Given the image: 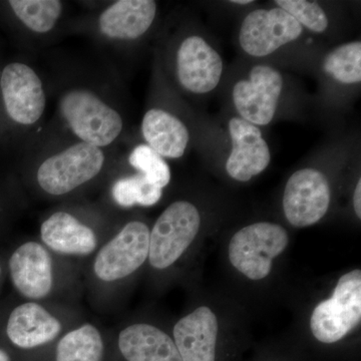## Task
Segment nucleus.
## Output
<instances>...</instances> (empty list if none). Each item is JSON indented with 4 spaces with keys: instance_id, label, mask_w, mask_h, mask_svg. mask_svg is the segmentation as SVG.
I'll return each instance as SVG.
<instances>
[{
    "instance_id": "27",
    "label": "nucleus",
    "mask_w": 361,
    "mask_h": 361,
    "mask_svg": "<svg viewBox=\"0 0 361 361\" xmlns=\"http://www.w3.org/2000/svg\"><path fill=\"white\" fill-rule=\"evenodd\" d=\"M0 361H11V356L2 348H0Z\"/></svg>"
},
{
    "instance_id": "6",
    "label": "nucleus",
    "mask_w": 361,
    "mask_h": 361,
    "mask_svg": "<svg viewBox=\"0 0 361 361\" xmlns=\"http://www.w3.org/2000/svg\"><path fill=\"white\" fill-rule=\"evenodd\" d=\"M149 229L141 221H130L102 247L94 263L99 280L114 282L130 276L149 256Z\"/></svg>"
},
{
    "instance_id": "10",
    "label": "nucleus",
    "mask_w": 361,
    "mask_h": 361,
    "mask_svg": "<svg viewBox=\"0 0 361 361\" xmlns=\"http://www.w3.org/2000/svg\"><path fill=\"white\" fill-rule=\"evenodd\" d=\"M283 87V78L269 66H256L249 78L233 89L235 108L246 122L256 126L269 125L276 113L278 99Z\"/></svg>"
},
{
    "instance_id": "1",
    "label": "nucleus",
    "mask_w": 361,
    "mask_h": 361,
    "mask_svg": "<svg viewBox=\"0 0 361 361\" xmlns=\"http://www.w3.org/2000/svg\"><path fill=\"white\" fill-rule=\"evenodd\" d=\"M61 118L80 142L106 148L118 139L123 116L99 94L85 87H71L59 101Z\"/></svg>"
},
{
    "instance_id": "9",
    "label": "nucleus",
    "mask_w": 361,
    "mask_h": 361,
    "mask_svg": "<svg viewBox=\"0 0 361 361\" xmlns=\"http://www.w3.org/2000/svg\"><path fill=\"white\" fill-rule=\"evenodd\" d=\"M302 32V25L279 7L256 9L242 23L239 42L249 56L262 58L294 42Z\"/></svg>"
},
{
    "instance_id": "18",
    "label": "nucleus",
    "mask_w": 361,
    "mask_h": 361,
    "mask_svg": "<svg viewBox=\"0 0 361 361\" xmlns=\"http://www.w3.org/2000/svg\"><path fill=\"white\" fill-rule=\"evenodd\" d=\"M118 348L128 361H183L174 341L154 325L137 323L121 331Z\"/></svg>"
},
{
    "instance_id": "3",
    "label": "nucleus",
    "mask_w": 361,
    "mask_h": 361,
    "mask_svg": "<svg viewBox=\"0 0 361 361\" xmlns=\"http://www.w3.org/2000/svg\"><path fill=\"white\" fill-rule=\"evenodd\" d=\"M282 226L269 222L254 223L235 233L229 243V260L235 269L251 280L267 277L272 260L288 245Z\"/></svg>"
},
{
    "instance_id": "20",
    "label": "nucleus",
    "mask_w": 361,
    "mask_h": 361,
    "mask_svg": "<svg viewBox=\"0 0 361 361\" xmlns=\"http://www.w3.org/2000/svg\"><path fill=\"white\" fill-rule=\"evenodd\" d=\"M104 341L94 325H82L71 330L56 346V361H102Z\"/></svg>"
},
{
    "instance_id": "25",
    "label": "nucleus",
    "mask_w": 361,
    "mask_h": 361,
    "mask_svg": "<svg viewBox=\"0 0 361 361\" xmlns=\"http://www.w3.org/2000/svg\"><path fill=\"white\" fill-rule=\"evenodd\" d=\"M275 4L311 32H323L329 26L326 13L315 2L306 0H277Z\"/></svg>"
},
{
    "instance_id": "21",
    "label": "nucleus",
    "mask_w": 361,
    "mask_h": 361,
    "mask_svg": "<svg viewBox=\"0 0 361 361\" xmlns=\"http://www.w3.org/2000/svg\"><path fill=\"white\" fill-rule=\"evenodd\" d=\"M8 4L20 23L35 35L54 30L63 13L59 0H11Z\"/></svg>"
},
{
    "instance_id": "22",
    "label": "nucleus",
    "mask_w": 361,
    "mask_h": 361,
    "mask_svg": "<svg viewBox=\"0 0 361 361\" xmlns=\"http://www.w3.org/2000/svg\"><path fill=\"white\" fill-rule=\"evenodd\" d=\"M111 196L116 205L123 208L156 205L163 196V189L152 184L141 174L128 176L116 180Z\"/></svg>"
},
{
    "instance_id": "26",
    "label": "nucleus",
    "mask_w": 361,
    "mask_h": 361,
    "mask_svg": "<svg viewBox=\"0 0 361 361\" xmlns=\"http://www.w3.org/2000/svg\"><path fill=\"white\" fill-rule=\"evenodd\" d=\"M353 206L356 216L361 218V180H358L357 185L355 187V196H353Z\"/></svg>"
},
{
    "instance_id": "19",
    "label": "nucleus",
    "mask_w": 361,
    "mask_h": 361,
    "mask_svg": "<svg viewBox=\"0 0 361 361\" xmlns=\"http://www.w3.org/2000/svg\"><path fill=\"white\" fill-rule=\"evenodd\" d=\"M142 134L149 148L164 159L184 156L190 135L186 125L169 111L152 109L142 121Z\"/></svg>"
},
{
    "instance_id": "24",
    "label": "nucleus",
    "mask_w": 361,
    "mask_h": 361,
    "mask_svg": "<svg viewBox=\"0 0 361 361\" xmlns=\"http://www.w3.org/2000/svg\"><path fill=\"white\" fill-rule=\"evenodd\" d=\"M129 163L149 182L161 189L171 182V169L163 157L157 154L148 145H139L130 152Z\"/></svg>"
},
{
    "instance_id": "15",
    "label": "nucleus",
    "mask_w": 361,
    "mask_h": 361,
    "mask_svg": "<svg viewBox=\"0 0 361 361\" xmlns=\"http://www.w3.org/2000/svg\"><path fill=\"white\" fill-rule=\"evenodd\" d=\"M219 323L210 308L201 306L176 323L174 342L183 361H215Z\"/></svg>"
},
{
    "instance_id": "23",
    "label": "nucleus",
    "mask_w": 361,
    "mask_h": 361,
    "mask_svg": "<svg viewBox=\"0 0 361 361\" xmlns=\"http://www.w3.org/2000/svg\"><path fill=\"white\" fill-rule=\"evenodd\" d=\"M322 68L341 84H357L361 80V42L344 44L324 58Z\"/></svg>"
},
{
    "instance_id": "5",
    "label": "nucleus",
    "mask_w": 361,
    "mask_h": 361,
    "mask_svg": "<svg viewBox=\"0 0 361 361\" xmlns=\"http://www.w3.org/2000/svg\"><path fill=\"white\" fill-rule=\"evenodd\" d=\"M198 209L177 201L161 214L149 231V261L155 269H167L189 248L200 229Z\"/></svg>"
},
{
    "instance_id": "16",
    "label": "nucleus",
    "mask_w": 361,
    "mask_h": 361,
    "mask_svg": "<svg viewBox=\"0 0 361 361\" xmlns=\"http://www.w3.org/2000/svg\"><path fill=\"white\" fill-rule=\"evenodd\" d=\"M61 323L35 302L20 304L8 317L6 334L14 345L23 349L39 348L59 336Z\"/></svg>"
},
{
    "instance_id": "4",
    "label": "nucleus",
    "mask_w": 361,
    "mask_h": 361,
    "mask_svg": "<svg viewBox=\"0 0 361 361\" xmlns=\"http://www.w3.org/2000/svg\"><path fill=\"white\" fill-rule=\"evenodd\" d=\"M361 320V271L339 278L332 296L318 304L310 318L313 336L322 343L341 341Z\"/></svg>"
},
{
    "instance_id": "17",
    "label": "nucleus",
    "mask_w": 361,
    "mask_h": 361,
    "mask_svg": "<svg viewBox=\"0 0 361 361\" xmlns=\"http://www.w3.org/2000/svg\"><path fill=\"white\" fill-rule=\"evenodd\" d=\"M42 242L56 253L87 256L96 250V233L73 214L59 211L40 226Z\"/></svg>"
},
{
    "instance_id": "12",
    "label": "nucleus",
    "mask_w": 361,
    "mask_h": 361,
    "mask_svg": "<svg viewBox=\"0 0 361 361\" xmlns=\"http://www.w3.org/2000/svg\"><path fill=\"white\" fill-rule=\"evenodd\" d=\"M232 151L226 163V171L232 179L247 182L269 166V147L258 127L242 118L229 121Z\"/></svg>"
},
{
    "instance_id": "8",
    "label": "nucleus",
    "mask_w": 361,
    "mask_h": 361,
    "mask_svg": "<svg viewBox=\"0 0 361 361\" xmlns=\"http://www.w3.org/2000/svg\"><path fill=\"white\" fill-rule=\"evenodd\" d=\"M330 200L331 191L325 175L315 169H301L291 175L285 186V217L295 227L314 225L329 211Z\"/></svg>"
},
{
    "instance_id": "2",
    "label": "nucleus",
    "mask_w": 361,
    "mask_h": 361,
    "mask_svg": "<svg viewBox=\"0 0 361 361\" xmlns=\"http://www.w3.org/2000/svg\"><path fill=\"white\" fill-rule=\"evenodd\" d=\"M106 163L104 149L82 142L59 149L40 161L37 185L51 196H65L101 174Z\"/></svg>"
},
{
    "instance_id": "11",
    "label": "nucleus",
    "mask_w": 361,
    "mask_h": 361,
    "mask_svg": "<svg viewBox=\"0 0 361 361\" xmlns=\"http://www.w3.org/2000/svg\"><path fill=\"white\" fill-rule=\"evenodd\" d=\"M180 85L193 94H207L217 87L223 73L220 54L205 39L192 35L183 40L176 56Z\"/></svg>"
},
{
    "instance_id": "29",
    "label": "nucleus",
    "mask_w": 361,
    "mask_h": 361,
    "mask_svg": "<svg viewBox=\"0 0 361 361\" xmlns=\"http://www.w3.org/2000/svg\"><path fill=\"white\" fill-rule=\"evenodd\" d=\"M0 275H1V267H0Z\"/></svg>"
},
{
    "instance_id": "7",
    "label": "nucleus",
    "mask_w": 361,
    "mask_h": 361,
    "mask_svg": "<svg viewBox=\"0 0 361 361\" xmlns=\"http://www.w3.org/2000/svg\"><path fill=\"white\" fill-rule=\"evenodd\" d=\"M7 115L25 127L37 125L47 108L44 82L35 68L23 63H11L0 78Z\"/></svg>"
},
{
    "instance_id": "28",
    "label": "nucleus",
    "mask_w": 361,
    "mask_h": 361,
    "mask_svg": "<svg viewBox=\"0 0 361 361\" xmlns=\"http://www.w3.org/2000/svg\"><path fill=\"white\" fill-rule=\"evenodd\" d=\"M252 0H234L231 4H240V6H246V4H252Z\"/></svg>"
},
{
    "instance_id": "13",
    "label": "nucleus",
    "mask_w": 361,
    "mask_h": 361,
    "mask_svg": "<svg viewBox=\"0 0 361 361\" xmlns=\"http://www.w3.org/2000/svg\"><path fill=\"white\" fill-rule=\"evenodd\" d=\"M9 273L16 290L25 298L39 300L51 292V257L37 242H26L13 252L9 259Z\"/></svg>"
},
{
    "instance_id": "14",
    "label": "nucleus",
    "mask_w": 361,
    "mask_h": 361,
    "mask_svg": "<svg viewBox=\"0 0 361 361\" xmlns=\"http://www.w3.org/2000/svg\"><path fill=\"white\" fill-rule=\"evenodd\" d=\"M158 6L153 0H118L102 11L97 30L106 39L130 42L149 32L156 20Z\"/></svg>"
}]
</instances>
